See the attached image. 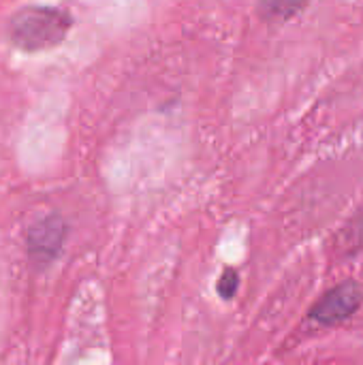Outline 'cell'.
<instances>
[{
    "label": "cell",
    "mask_w": 363,
    "mask_h": 365,
    "mask_svg": "<svg viewBox=\"0 0 363 365\" xmlns=\"http://www.w3.org/2000/svg\"><path fill=\"white\" fill-rule=\"evenodd\" d=\"M237 284H240V280H237L235 269H225L223 276H220V280H218V293H220V297L223 299H231L235 295V291H237Z\"/></svg>",
    "instance_id": "277c9868"
},
{
    "label": "cell",
    "mask_w": 363,
    "mask_h": 365,
    "mask_svg": "<svg viewBox=\"0 0 363 365\" xmlns=\"http://www.w3.org/2000/svg\"><path fill=\"white\" fill-rule=\"evenodd\" d=\"M362 304V289L355 282H344L332 289L310 312V317L323 325H338L347 321Z\"/></svg>",
    "instance_id": "7a4b0ae2"
},
{
    "label": "cell",
    "mask_w": 363,
    "mask_h": 365,
    "mask_svg": "<svg viewBox=\"0 0 363 365\" xmlns=\"http://www.w3.org/2000/svg\"><path fill=\"white\" fill-rule=\"evenodd\" d=\"M306 0H261V11L265 17H276V19H287L293 17Z\"/></svg>",
    "instance_id": "3957f363"
},
{
    "label": "cell",
    "mask_w": 363,
    "mask_h": 365,
    "mask_svg": "<svg viewBox=\"0 0 363 365\" xmlns=\"http://www.w3.org/2000/svg\"><path fill=\"white\" fill-rule=\"evenodd\" d=\"M66 11L53 6H26L17 11L9 24V34L15 47L24 51H41L58 45L71 30Z\"/></svg>",
    "instance_id": "6da1fadb"
}]
</instances>
